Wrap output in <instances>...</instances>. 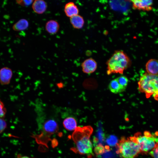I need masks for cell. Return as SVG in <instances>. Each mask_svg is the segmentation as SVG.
Masks as SVG:
<instances>
[{
	"label": "cell",
	"instance_id": "6da1fadb",
	"mask_svg": "<svg viewBox=\"0 0 158 158\" xmlns=\"http://www.w3.org/2000/svg\"><path fill=\"white\" fill-rule=\"evenodd\" d=\"M92 132V128L89 126L83 127H77L73 135L72 138L76 145L75 151L83 154L92 153V145L90 137Z\"/></svg>",
	"mask_w": 158,
	"mask_h": 158
},
{
	"label": "cell",
	"instance_id": "7a4b0ae2",
	"mask_svg": "<svg viewBox=\"0 0 158 158\" xmlns=\"http://www.w3.org/2000/svg\"><path fill=\"white\" fill-rule=\"evenodd\" d=\"M131 61L123 51H115L106 63L108 75L114 73L122 74L124 71L129 68Z\"/></svg>",
	"mask_w": 158,
	"mask_h": 158
},
{
	"label": "cell",
	"instance_id": "3957f363",
	"mask_svg": "<svg viewBox=\"0 0 158 158\" xmlns=\"http://www.w3.org/2000/svg\"><path fill=\"white\" fill-rule=\"evenodd\" d=\"M138 85L139 91L144 93L147 98L152 96L158 101V75H153L145 72L140 77Z\"/></svg>",
	"mask_w": 158,
	"mask_h": 158
},
{
	"label": "cell",
	"instance_id": "277c9868",
	"mask_svg": "<svg viewBox=\"0 0 158 158\" xmlns=\"http://www.w3.org/2000/svg\"><path fill=\"white\" fill-rule=\"evenodd\" d=\"M138 144L142 154H147L158 143V131L152 133L146 130L142 133L138 132L132 136Z\"/></svg>",
	"mask_w": 158,
	"mask_h": 158
},
{
	"label": "cell",
	"instance_id": "5b68a950",
	"mask_svg": "<svg viewBox=\"0 0 158 158\" xmlns=\"http://www.w3.org/2000/svg\"><path fill=\"white\" fill-rule=\"evenodd\" d=\"M116 145L117 153L121 158H135L141 154L139 147L132 136L122 137Z\"/></svg>",
	"mask_w": 158,
	"mask_h": 158
},
{
	"label": "cell",
	"instance_id": "8992f818",
	"mask_svg": "<svg viewBox=\"0 0 158 158\" xmlns=\"http://www.w3.org/2000/svg\"><path fill=\"white\" fill-rule=\"evenodd\" d=\"M42 129L41 134L35 136L34 138L38 144L47 145L49 137L57 131L58 126L54 120L49 119L44 123Z\"/></svg>",
	"mask_w": 158,
	"mask_h": 158
},
{
	"label": "cell",
	"instance_id": "52a82bcc",
	"mask_svg": "<svg viewBox=\"0 0 158 158\" xmlns=\"http://www.w3.org/2000/svg\"><path fill=\"white\" fill-rule=\"evenodd\" d=\"M132 7L134 9L149 11L152 9L153 1L151 0H132Z\"/></svg>",
	"mask_w": 158,
	"mask_h": 158
},
{
	"label": "cell",
	"instance_id": "ba28073f",
	"mask_svg": "<svg viewBox=\"0 0 158 158\" xmlns=\"http://www.w3.org/2000/svg\"><path fill=\"white\" fill-rule=\"evenodd\" d=\"M83 72L87 74H90L94 72L97 68L96 61L92 58H89L84 61L81 64Z\"/></svg>",
	"mask_w": 158,
	"mask_h": 158
},
{
	"label": "cell",
	"instance_id": "9c48e42d",
	"mask_svg": "<svg viewBox=\"0 0 158 158\" xmlns=\"http://www.w3.org/2000/svg\"><path fill=\"white\" fill-rule=\"evenodd\" d=\"M13 75V72L10 68L4 67L0 69V83L2 85L8 84Z\"/></svg>",
	"mask_w": 158,
	"mask_h": 158
},
{
	"label": "cell",
	"instance_id": "30bf717a",
	"mask_svg": "<svg viewBox=\"0 0 158 158\" xmlns=\"http://www.w3.org/2000/svg\"><path fill=\"white\" fill-rule=\"evenodd\" d=\"M32 7L35 13L41 14L44 13L46 11L47 4L44 0H35L32 3Z\"/></svg>",
	"mask_w": 158,
	"mask_h": 158
},
{
	"label": "cell",
	"instance_id": "8fae6325",
	"mask_svg": "<svg viewBox=\"0 0 158 158\" xmlns=\"http://www.w3.org/2000/svg\"><path fill=\"white\" fill-rule=\"evenodd\" d=\"M64 10L66 15L70 18L78 15L79 13L77 6L72 2L67 3L64 6Z\"/></svg>",
	"mask_w": 158,
	"mask_h": 158
},
{
	"label": "cell",
	"instance_id": "7c38bea8",
	"mask_svg": "<svg viewBox=\"0 0 158 158\" xmlns=\"http://www.w3.org/2000/svg\"><path fill=\"white\" fill-rule=\"evenodd\" d=\"M145 69L148 73L153 75H158V59H151L146 63Z\"/></svg>",
	"mask_w": 158,
	"mask_h": 158
},
{
	"label": "cell",
	"instance_id": "4fadbf2b",
	"mask_svg": "<svg viewBox=\"0 0 158 158\" xmlns=\"http://www.w3.org/2000/svg\"><path fill=\"white\" fill-rule=\"evenodd\" d=\"M60 25L58 22L54 20H50L46 23L45 28L47 32L51 35H54L59 31Z\"/></svg>",
	"mask_w": 158,
	"mask_h": 158
},
{
	"label": "cell",
	"instance_id": "5bb4252c",
	"mask_svg": "<svg viewBox=\"0 0 158 158\" xmlns=\"http://www.w3.org/2000/svg\"><path fill=\"white\" fill-rule=\"evenodd\" d=\"M70 21L73 27L78 29L82 28L85 23L83 17L78 14L70 17Z\"/></svg>",
	"mask_w": 158,
	"mask_h": 158
},
{
	"label": "cell",
	"instance_id": "9a60e30c",
	"mask_svg": "<svg viewBox=\"0 0 158 158\" xmlns=\"http://www.w3.org/2000/svg\"><path fill=\"white\" fill-rule=\"evenodd\" d=\"M63 125L65 128L69 131L75 130L77 127L76 120L71 117L66 118L63 121Z\"/></svg>",
	"mask_w": 158,
	"mask_h": 158
},
{
	"label": "cell",
	"instance_id": "2e32d148",
	"mask_svg": "<svg viewBox=\"0 0 158 158\" xmlns=\"http://www.w3.org/2000/svg\"><path fill=\"white\" fill-rule=\"evenodd\" d=\"M29 26L27 20L21 19L15 23L13 26V30L16 31H20L26 30Z\"/></svg>",
	"mask_w": 158,
	"mask_h": 158
},
{
	"label": "cell",
	"instance_id": "e0dca14e",
	"mask_svg": "<svg viewBox=\"0 0 158 158\" xmlns=\"http://www.w3.org/2000/svg\"><path fill=\"white\" fill-rule=\"evenodd\" d=\"M108 87L110 91L114 94H117L124 91L119 85L116 78L112 80L109 84Z\"/></svg>",
	"mask_w": 158,
	"mask_h": 158
},
{
	"label": "cell",
	"instance_id": "ac0fdd59",
	"mask_svg": "<svg viewBox=\"0 0 158 158\" xmlns=\"http://www.w3.org/2000/svg\"><path fill=\"white\" fill-rule=\"evenodd\" d=\"M120 85L125 91L128 83V80L127 78L124 75H121L116 78Z\"/></svg>",
	"mask_w": 158,
	"mask_h": 158
},
{
	"label": "cell",
	"instance_id": "d6986e66",
	"mask_svg": "<svg viewBox=\"0 0 158 158\" xmlns=\"http://www.w3.org/2000/svg\"><path fill=\"white\" fill-rule=\"evenodd\" d=\"M118 141L117 138L116 136L114 135L110 136L107 140V144L112 146L117 145Z\"/></svg>",
	"mask_w": 158,
	"mask_h": 158
},
{
	"label": "cell",
	"instance_id": "ffe728a7",
	"mask_svg": "<svg viewBox=\"0 0 158 158\" xmlns=\"http://www.w3.org/2000/svg\"><path fill=\"white\" fill-rule=\"evenodd\" d=\"M6 111L4 103L0 99V118L3 119L5 117Z\"/></svg>",
	"mask_w": 158,
	"mask_h": 158
},
{
	"label": "cell",
	"instance_id": "44dd1931",
	"mask_svg": "<svg viewBox=\"0 0 158 158\" xmlns=\"http://www.w3.org/2000/svg\"><path fill=\"white\" fill-rule=\"evenodd\" d=\"M34 1L30 0H17L16 3L18 4L23 6L28 7L32 4Z\"/></svg>",
	"mask_w": 158,
	"mask_h": 158
},
{
	"label": "cell",
	"instance_id": "7402d4cb",
	"mask_svg": "<svg viewBox=\"0 0 158 158\" xmlns=\"http://www.w3.org/2000/svg\"><path fill=\"white\" fill-rule=\"evenodd\" d=\"M148 154L153 158H158V143Z\"/></svg>",
	"mask_w": 158,
	"mask_h": 158
},
{
	"label": "cell",
	"instance_id": "603a6c76",
	"mask_svg": "<svg viewBox=\"0 0 158 158\" xmlns=\"http://www.w3.org/2000/svg\"><path fill=\"white\" fill-rule=\"evenodd\" d=\"M104 148L101 144H99L95 147V153L97 154H100L104 152Z\"/></svg>",
	"mask_w": 158,
	"mask_h": 158
},
{
	"label": "cell",
	"instance_id": "cb8c5ba5",
	"mask_svg": "<svg viewBox=\"0 0 158 158\" xmlns=\"http://www.w3.org/2000/svg\"><path fill=\"white\" fill-rule=\"evenodd\" d=\"M6 127V123L2 118H0V132L3 131Z\"/></svg>",
	"mask_w": 158,
	"mask_h": 158
},
{
	"label": "cell",
	"instance_id": "d4e9b609",
	"mask_svg": "<svg viewBox=\"0 0 158 158\" xmlns=\"http://www.w3.org/2000/svg\"><path fill=\"white\" fill-rule=\"evenodd\" d=\"M17 158H30L26 156H22L20 155H19L17 157Z\"/></svg>",
	"mask_w": 158,
	"mask_h": 158
}]
</instances>
